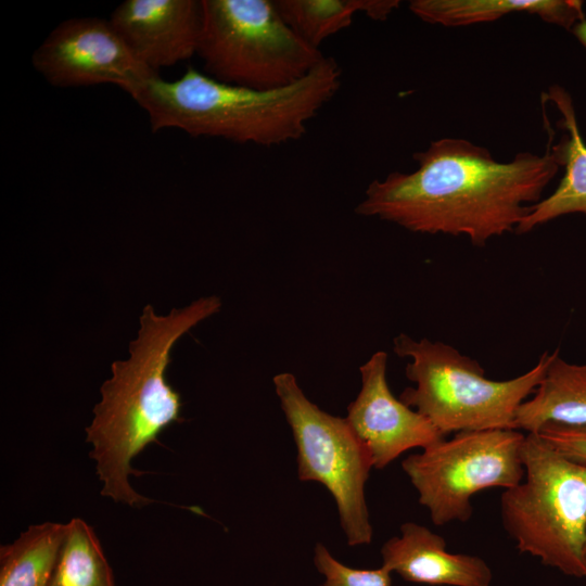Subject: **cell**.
Listing matches in <instances>:
<instances>
[{
    "label": "cell",
    "mask_w": 586,
    "mask_h": 586,
    "mask_svg": "<svg viewBox=\"0 0 586 586\" xmlns=\"http://www.w3.org/2000/svg\"><path fill=\"white\" fill-rule=\"evenodd\" d=\"M409 9L423 22L445 27L488 23L523 12L571 30L586 18L579 0H412Z\"/></svg>",
    "instance_id": "obj_15"
},
{
    "label": "cell",
    "mask_w": 586,
    "mask_h": 586,
    "mask_svg": "<svg viewBox=\"0 0 586 586\" xmlns=\"http://www.w3.org/2000/svg\"><path fill=\"white\" fill-rule=\"evenodd\" d=\"M547 424L586 425V364H571L559 351L530 398L517 409L514 429L536 434Z\"/></svg>",
    "instance_id": "obj_14"
},
{
    "label": "cell",
    "mask_w": 586,
    "mask_h": 586,
    "mask_svg": "<svg viewBox=\"0 0 586 586\" xmlns=\"http://www.w3.org/2000/svg\"><path fill=\"white\" fill-rule=\"evenodd\" d=\"M285 23L307 43L318 47L328 37L347 28L362 0H275Z\"/></svg>",
    "instance_id": "obj_18"
},
{
    "label": "cell",
    "mask_w": 586,
    "mask_h": 586,
    "mask_svg": "<svg viewBox=\"0 0 586 586\" xmlns=\"http://www.w3.org/2000/svg\"><path fill=\"white\" fill-rule=\"evenodd\" d=\"M66 524L30 525L0 547V586H49L66 536Z\"/></svg>",
    "instance_id": "obj_16"
},
{
    "label": "cell",
    "mask_w": 586,
    "mask_h": 586,
    "mask_svg": "<svg viewBox=\"0 0 586 586\" xmlns=\"http://www.w3.org/2000/svg\"><path fill=\"white\" fill-rule=\"evenodd\" d=\"M220 307V298L211 295L166 316L157 315L152 305L143 308L138 336L129 344L130 357L112 364V378L101 385V400L86 428L102 496L131 507L153 502L130 486V474L144 473L132 469L131 460L157 442L167 426L183 420L180 394L165 375L170 353L183 334Z\"/></svg>",
    "instance_id": "obj_2"
},
{
    "label": "cell",
    "mask_w": 586,
    "mask_h": 586,
    "mask_svg": "<svg viewBox=\"0 0 586 586\" xmlns=\"http://www.w3.org/2000/svg\"><path fill=\"white\" fill-rule=\"evenodd\" d=\"M543 95L551 101L560 113L558 126L564 131L556 143L561 165L564 167L557 189L547 198L532 205L528 215L517 227L518 233L569 214L586 216V144L579 131L573 100L559 85H552Z\"/></svg>",
    "instance_id": "obj_13"
},
{
    "label": "cell",
    "mask_w": 586,
    "mask_h": 586,
    "mask_svg": "<svg viewBox=\"0 0 586 586\" xmlns=\"http://www.w3.org/2000/svg\"><path fill=\"white\" fill-rule=\"evenodd\" d=\"M387 354L375 352L360 368L361 387L346 420L370 450L373 468L383 469L403 453L425 449L442 440L433 423L396 398L386 380Z\"/></svg>",
    "instance_id": "obj_10"
},
{
    "label": "cell",
    "mask_w": 586,
    "mask_h": 586,
    "mask_svg": "<svg viewBox=\"0 0 586 586\" xmlns=\"http://www.w3.org/2000/svg\"><path fill=\"white\" fill-rule=\"evenodd\" d=\"M36 71L54 87L114 85L131 98L158 76L130 51L110 20L61 22L34 51Z\"/></svg>",
    "instance_id": "obj_9"
},
{
    "label": "cell",
    "mask_w": 586,
    "mask_h": 586,
    "mask_svg": "<svg viewBox=\"0 0 586 586\" xmlns=\"http://www.w3.org/2000/svg\"><path fill=\"white\" fill-rule=\"evenodd\" d=\"M66 536L49 586H115L113 571L91 526L79 518Z\"/></svg>",
    "instance_id": "obj_17"
},
{
    "label": "cell",
    "mask_w": 586,
    "mask_h": 586,
    "mask_svg": "<svg viewBox=\"0 0 586 586\" xmlns=\"http://www.w3.org/2000/svg\"><path fill=\"white\" fill-rule=\"evenodd\" d=\"M109 20L133 55L154 73L196 54L201 1L125 0Z\"/></svg>",
    "instance_id": "obj_11"
},
{
    "label": "cell",
    "mask_w": 586,
    "mask_h": 586,
    "mask_svg": "<svg viewBox=\"0 0 586 586\" xmlns=\"http://www.w3.org/2000/svg\"><path fill=\"white\" fill-rule=\"evenodd\" d=\"M525 435L515 429L458 432L409 455L402 468L435 525L467 522L473 512L472 496L492 487L507 489L523 480Z\"/></svg>",
    "instance_id": "obj_8"
},
{
    "label": "cell",
    "mask_w": 586,
    "mask_h": 586,
    "mask_svg": "<svg viewBox=\"0 0 586 586\" xmlns=\"http://www.w3.org/2000/svg\"><path fill=\"white\" fill-rule=\"evenodd\" d=\"M341 77L331 56L298 81L270 90L221 82L188 67L175 80L151 78L132 99L146 112L153 132L179 129L192 137L271 146L302 138L340 89Z\"/></svg>",
    "instance_id": "obj_3"
},
{
    "label": "cell",
    "mask_w": 586,
    "mask_h": 586,
    "mask_svg": "<svg viewBox=\"0 0 586 586\" xmlns=\"http://www.w3.org/2000/svg\"><path fill=\"white\" fill-rule=\"evenodd\" d=\"M276 394L297 447L301 481L321 483L333 496L349 546L372 540L365 484L373 461L346 418L311 403L290 372L273 377Z\"/></svg>",
    "instance_id": "obj_7"
},
{
    "label": "cell",
    "mask_w": 586,
    "mask_h": 586,
    "mask_svg": "<svg viewBox=\"0 0 586 586\" xmlns=\"http://www.w3.org/2000/svg\"><path fill=\"white\" fill-rule=\"evenodd\" d=\"M523 480L500 497L501 523L522 553L586 578V463L526 434Z\"/></svg>",
    "instance_id": "obj_5"
},
{
    "label": "cell",
    "mask_w": 586,
    "mask_h": 586,
    "mask_svg": "<svg viewBox=\"0 0 586 586\" xmlns=\"http://www.w3.org/2000/svg\"><path fill=\"white\" fill-rule=\"evenodd\" d=\"M314 563L324 576L319 586H391V572L381 565L378 569H354L336 560L322 544L315 547Z\"/></svg>",
    "instance_id": "obj_19"
},
{
    "label": "cell",
    "mask_w": 586,
    "mask_h": 586,
    "mask_svg": "<svg viewBox=\"0 0 586 586\" xmlns=\"http://www.w3.org/2000/svg\"><path fill=\"white\" fill-rule=\"evenodd\" d=\"M585 564H586V537H585Z\"/></svg>",
    "instance_id": "obj_22"
},
{
    "label": "cell",
    "mask_w": 586,
    "mask_h": 586,
    "mask_svg": "<svg viewBox=\"0 0 586 586\" xmlns=\"http://www.w3.org/2000/svg\"><path fill=\"white\" fill-rule=\"evenodd\" d=\"M543 120L542 155L519 152L499 162L469 140L442 138L413 154L415 171L373 180L355 212L412 232L464 235L475 246L515 231L562 167L544 107Z\"/></svg>",
    "instance_id": "obj_1"
},
{
    "label": "cell",
    "mask_w": 586,
    "mask_h": 586,
    "mask_svg": "<svg viewBox=\"0 0 586 586\" xmlns=\"http://www.w3.org/2000/svg\"><path fill=\"white\" fill-rule=\"evenodd\" d=\"M571 31L576 37V39L582 43V46L586 49V18L577 23L571 29Z\"/></svg>",
    "instance_id": "obj_21"
},
{
    "label": "cell",
    "mask_w": 586,
    "mask_h": 586,
    "mask_svg": "<svg viewBox=\"0 0 586 586\" xmlns=\"http://www.w3.org/2000/svg\"><path fill=\"white\" fill-rule=\"evenodd\" d=\"M196 54L205 74L256 90L292 85L324 55L303 40L271 0H201Z\"/></svg>",
    "instance_id": "obj_6"
},
{
    "label": "cell",
    "mask_w": 586,
    "mask_h": 586,
    "mask_svg": "<svg viewBox=\"0 0 586 586\" xmlns=\"http://www.w3.org/2000/svg\"><path fill=\"white\" fill-rule=\"evenodd\" d=\"M382 565L405 581L432 586H491L493 572L480 557L451 553L443 536L406 522L381 548Z\"/></svg>",
    "instance_id": "obj_12"
},
{
    "label": "cell",
    "mask_w": 586,
    "mask_h": 586,
    "mask_svg": "<svg viewBox=\"0 0 586 586\" xmlns=\"http://www.w3.org/2000/svg\"><path fill=\"white\" fill-rule=\"evenodd\" d=\"M393 351L409 358L406 377L415 383L399 399L428 418L445 436L449 433L514 429L518 407L539 384L551 357L545 352L525 373L496 381L485 377L474 359L442 342L394 337Z\"/></svg>",
    "instance_id": "obj_4"
},
{
    "label": "cell",
    "mask_w": 586,
    "mask_h": 586,
    "mask_svg": "<svg viewBox=\"0 0 586 586\" xmlns=\"http://www.w3.org/2000/svg\"><path fill=\"white\" fill-rule=\"evenodd\" d=\"M536 434L564 456L586 463V425L547 424Z\"/></svg>",
    "instance_id": "obj_20"
}]
</instances>
